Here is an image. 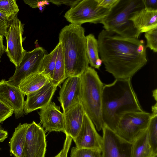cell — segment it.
I'll return each instance as SVG.
<instances>
[{
    "instance_id": "6da1fadb",
    "label": "cell",
    "mask_w": 157,
    "mask_h": 157,
    "mask_svg": "<svg viewBox=\"0 0 157 157\" xmlns=\"http://www.w3.org/2000/svg\"><path fill=\"white\" fill-rule=\"evenodd\" d=\"M99 53L106 71L117 79L132 78L147 62L143 40L102 30L97 40Z\"/></svg>"
},
{
    "instance_id": "7a4b0ae2",
    "label": "cell",
    "mask_w": 157,
    "mask_h": 157,
    "mask_svg": "<svg viewBox=\"0 0 157 157\" xmlns=\"http://www.w3.org/2000/svg\"><path fill=\"white\" fill-rule=\"evenodd\" d=\"M131 79H115L113 83L104 86L102 120L104 124L114 132L124 113L143 111L132 86Z\"/></svg>"
},
{
    "instance_id": "3957f363",
    "label": "cell",
    "mask_w": 157,
    "mask_h": 157,
    "mask_svg": "<svg viewBox=\"0 0 157 157\" xmlns=\"http://www.w3.org/2000/svg\"><path fill=\"white\" fill-rule=\"evenodd\" d=\"M85 31L81 25L70 24L59 34L68 77L80 76L89 67Z\"/></svg>"
},
{
    "instance_id": "277c9868",
    "label": "cell",
    "mask_w": 157,
    "mask_h": 157,
    "mask_svg": "<svg viewBox=\"0 0 157 157\" xmlns=\"http://www.w3.org/2000/svg\"><path fill=\"white\" fill-rule=\"evenodd\" d=\"M81 101L85 113L96 129H102V102L104 84L94 68L89 67L80 76Z\"/></svg>"
},
{
    "instance_id": "5b68a950",
    "label": "cell",
    "mask_w": 157,
    "mask_h": 157,
    "mask_svg": "<svg viewBox=\"0 0 157 157\" xmlns=\"http://www.w3.org/2000/svg\"><path fill=\"white\" fill-rule=\"evenodd\" d=\"M144 7L142 0H120L100 23L107 31L125 37L139 38L140 33L129 18L131 13Z\"/></svg>"
},
{
    "instance_id": "8992f818",
    "label": "cell",
    "mask_w": 157,
    "mask_h": 157,
    "mask_svg": "<svg viewBox=\"0 0 157 157\" xmlns=\"http://www.w3.org/2000/svg\"><path fill=\"white\" fill-rule=\"evenodd\" d=\"M110 10L99 6L97 0H81L67 11L64 16L70 24L77 25L86 23H100Z\"/></svg>"
},
{
    "instance_id": "52a82bcc",
    "label": "cell",
    "mask_w": 157,
    "mask_h": 157,
    "mask_svg": "<svg viewBox=\"0 0 157 157\" xmlns=\"http://www.w3.org/2000/svg\"><path fill=\"white\" fill-rule=\"evenodd\" d=\"M151 114L144 111L124 113L115 131L119 136L132 144L148 126Z\"/></svg>"
},
{
    "instance_id": "ba28073f",
    "label": "cell",
    "mask_w": 157,
    "mask_h": 157,
    "mask_svg": "<svg viewBox=\"0 0 157 157\" xmlns=\"http://www.w3.org/2000/svg\"><path fill=\"white\" fill-rule=\"evenodd\" d=\"M24 25L17 15L16 16L10 24L6 36V47L5 52L15 67L19 66L26 51L22 44L25 40L22 37Z\"/></svg>"
},
{
    "instance_id": "9c48e42d",
    "label": "cell",
    "mask_w": 157,
    "mask_h": 157,
    "mask_svg": "<svg viewBox=\"0 0 157 157\" xmlns=\"http://www.w3.org/2000/svg\"><path fill=\"white\" fill-rule=\"evenodd\" d=\"M47 54L46 51L41 47L30 52L26 51L19 66L16 67L13 75L8 80L18 86L26 77L39 72L43 59Z\"/></svg>"
},
{
    "instance_id": "30bf717a",
    "label": "cell",
    "mask_w": 157,
    "mask_h": 157,
    "mask_svg": "<svg viewBox=\"0 0 157 157\" xmlns=\"http://www.w3.org/2000/svg\"><path fill=\"white\" fill-rule=\"evenodd\" d=\"M102 157H132V144L121 138L104 124Z\"/></svg>"
},
{
    "instance_id": "8fae6325",
    "label": "cell",
    "mask_w": 157,
    "mask_h": 157,
    "mask_svg": "<svg viewBox=\"0 0 157 157\" xmlns=\"http://www.w3.org/2000/svg\"><path fill=\"white\" fill-rule=\"evenodd\" d=\"M41 125L34 121L29 124L26 135L24 157H45L46 132Z\"/></svg>"
},
{
    "instance_id": "7c38bea8",
    "label": "cell",
    "mask_w": 157,
    "mask_h": 157,
    "mask_svg": "<svg viewBox=\"0 0 157 157\" xmlns=\"http://www.w3.org/2000/svg\"><path fill=\"white\" fill-rule=\"evenodd\" d=\"M25 95L18 87L5 79L0 81V101L12 109L16 119L24 116Z\"/></svg>"
},
{
    "instance_id": "4fadbf2b",
    "label": "cell",
    "mask_w": 157,
    "mask_h": 157,
    "mask_svg": "<svg viewBox=\"0 0 157 157\" xmlns=\"http://www.w3.org/2000/svg\"><path fill=\"white\" fill-rule=\"evenodd\" d=\"M73 140L78 148L101 150L102 137L98 133L93 122L85 113L81 129Z\"/></svg>"
},
{
    "instance_id": "5bb4252c",
    "label": "cell",
    "mask_w": 157,
    "mask_h": 157,
    "mask_svg": "<svg viewBox=\"0 0 157 157\" xmlns=\"http://www.w3.org/2000/svg\"><path fill=\"white\" fill-rule=\"evenodd\" d=\"M40 124L45 132H61L65 133L64 119L60 107L51 101L38 112Z\"/></svg>"
},
{
    "instance_id": "9a60e30c",
    "label": "cell",
    "mask_w": 157,
    "mask_h": 157,
    "mask_svg": "<svg viewBox=\"0 0 157 157\" xmlns=\"http://www.w3.org/2000/svg\"><path fill=\"white\" fill-rule=\"evenodd\" d=\"M81 82L80 76H70L64 81L60 87L58 99L63 113L75 103L81 100Z\"/></svg>"
},
{
    "instance_id": "2e32d148",
    "label": "cell",
    "mask_w": 157,
    "mask_h": 157,
    "mask_svg": "<svg viewBox=\"0 0 157 157\" xmlns=\"http://www.w3.org/2000/svg\"><path fill=\"white\" fill-rule=\"evenodd\" d=\"M57 86L50 81L38 90L27 94L24 107V114L40 109L51 101Z\"/></svg>"
},
{
    "instance_id": "e0dca14e",
    "label": "cell",
    "mask_w": 157,
    "mask_h": 157,
    "mask_svg": "<svg viewBox=\"0 0 157 157\" xmlns=\"http://www.w3.org/2000/svg\"><path fill=\"white\" fill-rule=\"evenodd\" d=\"M85 113L81 100L63 113L66 135L69 136L72 140L76 137L81 128Z\"/></svg>"
},
{
    "instance_id": "ac0fdd59",
    "label": "cell",
    "mask_w": 157,
    "mask_h": 157,
    "mask_svg": "<svg viewBox=\"0 0 157 157\" xmlns=\"http://www.w3.org/2000/svg\"><path fill=\"white\" fill-rule=\"evenodd\" d=\"M129 20L141 34L157 27V11H150L144 7L131 13Z\"/></svg>"
},
{
    "instance_id": "d6986e66",
    "label": "cell",
    "mask_w": 157,
    "mask_h": 157,
    "mask_svg": "<svg viewBox=\"0 0 157 157\" xmlns=\"http://www.w3.org/2000/svg\"><path fill=\"white\" fill-rule=\"evenodd\" d=\"M29 124L20 123L15 128L9 142L11 155L14 157H24L27 131Z\"/></svg>"
},
{
    "instance_id": "ffe728a7",
    "label": "cell",
    "mask_w": 157,
    "mask_h": 157,
    "mask_svg": "<svg viewBox=\"0 0 157 157\" xmlns=\"http://www.w3.org/2000/svg\"><path fill=\"white\" fill-rule=\"evenodd\" d=\"M50 81L48 77L38 72L26 77L18 86L21 92L26 95L38 90Z\"/></svg>"
},
{
    "instance_id": "44dd1931",
    "label": "cell",
    "mask_w": 157,
    "mask_h": 157,
    "mask_svg": "<svg viewBox=\"0 0 157 157\" xmlns=\"http://www.w3.org/2000/svg\"><path fill=\"white\" fill-rule=\"evenodd\" d=\"M132 144V157H157L149 144L147 128Z\"/></svg>"
},
{
    "instance_id": "7402d4cb",
    "label": "cell",
    "mask_w": 157,
    "mask_h": 157,
    "mask_svg": "<svg viewBox=\"0 0 157 157\" xmlns=\"http://www.w3.org/2000/svg\"><path fill=\"white\" fill-rule=\"evenodd\" d=\"M86 51L89 64L91 67L99 69L102 63L99 57L97 40L94 35L90 34L86 36Z\"/></svg>"
},
{
    "instance_id": "603a6c76",
    "label": "cell",
    "mask_w": 157,
    "mask_h": 157,
    "mask_svg": "<svg viewBox=\"0 0 157 157\" xmlns=\"http://www.w3.org/2000/svg\"><path fill=\"white\" fill-rule=\"evenodd\" d=\"M58 52L51 82L56 86L61 84L67 78L64 60L61 44L59 42Z\"/></svg>"
},
{
    "instance_id": "cb8c5ba5",
    "label": "cell",
    "mask_w": 157,
    "mask_h": 157,
    "mask_svg": "<svg viewBox=\"0 0 157 157\" xmlns=\"http://www.w3.org/2000/svg\"><path fill=\"white\" fill-rule=\"evenodd\" d=\"M58 49V44L49 53L45 54L41 63L39 72L52 79L56 63Z\"/></svg>"
},
{
    "instance_id": "d4e9b609",
    "label": "cell",
    "mask_w": 157,
    "mask_h": 157,
    "mask_svg": "<svg viewBox=\"0 0 157 157\" xmlns=\"http://www.w3.org/2000/svg\"><path fill=\"white\" fill-rule=\"evenodd\" d=\"M148 141L155 155H157V112H152L147 128Z\"/></svg>"
},
{
    "instance_id": "484cf974",
    "label": "cell",
    "mask_w": 157,
    "mask_h": 157,
    "mask_svg": "<svg viewBox=\"0 0 157 157\" xmlns=\"http://www.w3.org/2000/svg\"><path fill=\"white\" fill-rule=\"evenodd\" d=\"M19 11L16 0H0V12L14 18Z\"/></svg>"
},
{
    "instance_id": "4316f807",
    "label": "cell",
    "mask_w": 157,
    "mask_h": 157,
    "mask_svg": "<svg viewBox=\"0 0 157 157\" xmlns=\"http://www.w3.org/2000/svg\"><path fill=\"white\" fill-rule=\"evenodd\" d=\"M70 157H102V155L101 150L78 148L75 147L71 149Z\"/></svg>"
},
{
    "instance_id": "83f0119b",
    "label": "cell",
    "mask_w": 157,
    "mask_h": 157,
    "mask_svg": "<svg viewBox=\"0 0 157 157\" xmlns=\"http://www.w3.org/2000/svg\"><path fill=\"white\" fill-rule=\"evenodd\" d=\"M146 40V48H149L154 52H157V27L145 33Z\"/></svg>"
},
{
    "instance_id": "f1b7e54d",
    "label": "cell",
    "mask_w": 157,
    "mask_h": 157,
    "mask_svg": "<svg viewBox=\"0 0 157 157\" xmlns=\"http://www.w3.org/2000/svg\"><path fill=\"white\" fill-rule=\"evenodd\" d=\"M14 18L0 12V35L6 37L8 28Z\"/></svg>"
},
{
    "instance_id": "f546056e",
    "label": "cell",
    "mask_w": 157,
    "mask_h": 157,
    "mask_svg": "<svg viewBox=\"0 0 157 157\" xmlns=\"http://www.w3.org/2000/svg\"><path fill=\"white\" fill-rule=\"evenodd\" d=\"M13 113L12 109L0 101V124L11 117Z\"/></svg>"
},
{
    "instance_id": "4dcf8cb0",
    "label": "cell",
    "mask_w": 157,
    "mask_h": 157,
    "mask_svg": "<svg viewBox=\"0 0 157 157\" xmlns=\"http://www.w3.org/2000/svg\"><path fill=\"white\" fill-rule=\"evenodd\" d=\"M99 6L110 10L115 6L120 0H97Z\"/></svg>"
},
{
    "instance_id": "1f68e13d",
    "label": "cell",
    "mask_w": 157,
    "mask_h": 157,
    "mask_svg": "<svg viewBox=\"0 0 157 157\" xmlns=\"http://www.w3.org/2000/svg\"><path fill=\"white\" fill-rule=\"evenodd\" d=\"M81 0H50L47 1L48 2H50L57 5H60L64 4L72 7L76 5Z\"/></svg>"
},
{
    "instance_id": "d6a6232c",
    "label": "cell",
    "mask_w": 157,
    "mask_h": 157,
    "mask_svg": "<svg viewBox=\"0 0 157 157\" xmlns=\"http://www.w3.org/2000/svg\"><path fill=\"white\" fill-rule=\"evenodd\" d=\"M142 0L145 8L150 11H157V0Z\"/></svg>"
},
{
    "instance_id": "836d02e7",
    "label": "cell",
    "mask_w": 157,
    "mask_h": 157,
    "mask_svg": "<svg viewBox=\"0 0 157 157\" xmlns=\"http://www.w3.org/2000/svg\"><path fill=\"white\" fill-rule=\"evenodd\" d=\"M23 1L25 4H28L32 8H39L41 5H43L42 3L43 1L41 2L39 0H24Z\"/></svg>"
},
{
    "instance_id": "e575fe53",
    "label": "cell",
    "mask_w": 157,
    "mask_h": 157,
    "mask_svg": "<svg viewBox=\"0 0 157 157\" xmlns=\"http://www.w3.org/2000/svg\"><path fill=\"white\" fill-rule=\"evenodd\" d=\"M6 48L3 44V36L0 34V62L1 57L6 52Z\"/></svg>"
},
{
    "instance_id": "d590c367",
    "label": "cell",
    "mask_w": 157,
    "mask_h": 157,
    "mask_svg": "<svg viewBox=\"0 0 157 157\" xmlns=\"http://www.w3.org/2000/svg\"><path fill=\"white\" fill-rule=\"evenodd\" d=\"M8 133L2 129H0V142H3L8 137Z\"/></svg>"
},
{
    "instance_id": "8d00e7d4",
    "label": "cell",
    "mask_w": 157,
    "mask_h": 157,
    "mask_svg": "<svg viewBox=\"0 0 157 157\" xmlns=\"http://www.w3.org/2000/svg\"><path fill=\"white\" fill-rule=\"evenodd\" d=\"M70 147L71 145L69 144L66 143L63 144V148L64 151L63 157H67Z\"/></svg>"
},
{
    "instance_id": "74e56055",
    "label": "cell",
    "mask_w": 157,
    "mask_h": 157,
    "mask_svg": "<svg viewBox=\"0 0 157 157\" xmlns=\"http://www.w3.org/2000/svg\"><path fill=\"white\" fill-rule=\"evenodd\" d=\"M63 148L62 149L61 151L56 156L53 157H63Z\"/></svg>"
},
{
    "instance_id": "f35d334b",
    "label": "cell",
    "mask_w": 157,
    "mask_h": 157,
    "mask_svg": "<svg viewBox=\"0 0 157 157\" xmlns=\"http://www.w3.org/2000/svg\"><path fill=\"white\" fill-rule=\"evenodd\" d=\"M153 96L155 99L157 101V90L155 89L153 91Z\"/></svg>"
},
{
    "instance_id": "ab89813d",
    "label": "cell",
    "mask_w": 157,
    "mask_h": 157,
    "mask_svg": "<svg viewBox=\"0 0 157 157\" xmlns=\"http://www.w3.org/2000/svg\"><path fill=\"white\" fill-rule=\"evenodd\" d=\"M2 129V128L1 125H0V129Z\"/></svg>"
}]
</instances>
